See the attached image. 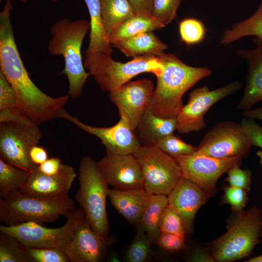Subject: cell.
Returning <instances> with one entry per match:
<instances>
[{"instance_id": "cell-35", "label": "cell", "mask_w": 262, "mask_h": 262, "mask_svg": "<svg viewBox=\"0 0 262 262\" xmlns=\"http://www.w3.org/2000/svg\"><path fill=\"white\" fill-rule=\"evenodd\" d=\"M182 0H153L151 15L164 26L175 18Z\"/></svg>"}, {"instance_id": "cell-32", "label": "cell", "mask_w": 262, "mask_h": 262, "mask_svg": "<svg viewBox=\"0 0 262 262\" xmlns=\"http://www.w3.org/2000/svg\"><path fill=\"white\" fill-rule=\"evenodd\" d=\"M179 31L181 40L187 45H194L202 42L206 34L203 23L198 19L188 18L179 24Z\"/></svg>"}, {"instance_id": "cell-10", "label": "cell", "mask_w": 262, "mask_h": 262, "mask_svg": "<svg viewBox=\"0 0 262 262\" xmlns=\"http://www.w3.org/2000/svg\"><path fill=\"white\" fill-rule=\"evenodd\" d=\"M42 137L38 125L0 122V159L29 171L34 169L38 165L32 161L30 152Z\"/></svg>"}, {"instance_id": "cell-22", "label": "cell", "mask_w": 262, "mask_h": 262, "mask_svg": "<svg viewBox=\"0 0 262 262\" xmlns=\"http://www.w3.org/2000/svg\"><path fill=\"white\" fill-rule=\"evenodd\" d=\"M177 123L176 118L157 116L147 106L134 131L140 143L143 145L155 144L160 138L174 134Z\"/></svg>"}, {"instance_id": "cell-47", "label": "cell", "mask_w": 262, "mask_h": 262, "mask_svg": "<svg viewBox=\"0 0 262 262\" xmlns=\"http://www.w3.org/2000/svg\"><path fill=\"white\" fill-rule=\"evenodd\" d=\"M243 115L245 117L259 119L262 120V107L245 110Z\"/></svg>"}, {"instance_id": "cell-46", "label": "cell", "mask_w": 262, "mask_h": 262, "mask_svg": "<svg viewBox=\"0 0 262 262\" xmlns=\"http://www.w3.org/2000/svg\"><path fill=\"white\" fill-rule=\"evenodd\" d=\"M191 260L193 262H211L214 261L213 257L202 251H197L191 256Z\"/></svg>"}, {"instance_id": "cell-18", "label": "cell", "mask_w": 262, "mask_h": 262, "mask_svg": "<svg viewBox=\"0 0 262 262\" xmlns=\"http://www.w3.org/2000/svg\"><path fill=\"white\" fill-rule=\"evenodd\" d=\"M76 177L73 167L63 164L60 171L55 175L41 172L38 166L30 171L26 182L20 190L24 195L35 197H55L68 195Z\"/></svg>"}, {"instance_id": "cell-41", "label": "cell", "mask_w": 262, "mask_h": 262, "mask_svg": "<svg viewBox=\"0 0 262 262\" xmlns=\"http://www.w3.org/2000/svg\"><path fill=\"white\" fill-rule=\"evenodd\" d=\"M157 244L169 251H177L185 248L184 237L167 232H161Z\"/></svg>"}, {"instance_id": "cell-52", "label": "cell", "mask_w": 262, "mask_h": 262, "mask_svg": "<svg viewBox=\"0 0 262 262\" xmlns=\"http://www.w3.org/2000/svg\"></svg>"}, {"instance_id": "cell-4", "label": "cell", "mask_w": 262, "mask_h": 262, "mask_svg": "<svg viewBox=\"0 0 262 262\" xmlns=\"http://www.w3.org/2000/svg\"><path fill=\"white\" fill-rule=\"evenodd\" d=\"M75 207L68 195L35 197L17 190L0 198V221L9 226L30 222L43 225L57 221L61 216L66 217Z\"/></svg>"}, {"instance_id": "cell-27", "label": "cell", "mask_w": 262, "mask_h": 262, "mask_svg": "<svg viewBox=\"0 0 262 262\" xmlns=\"http://www.w3.org/2000/svg\"><path fill=\"white\" fill-rule=\"evenodd\" d=\"M104 27L108 37L134 15L128 0H100Z\"/></svg>"}, {"instance_id": "cell-28", "label": "cell", "mask_w": 262, "mask_h": 262, "mask_svg": "<svg viewBox=\"0 0 262 262\" xmlns=\"http://www.w3.org/2000/svg\"><path fill=\"white\" fill-rule=\"evenodd\" d=\"M165 27L152 16L134 14L126 20L108 37L112 43L125 39L140 33L152 32Z\"/></svg>"}, {"instance_id": "cell-12", "label": "cell", "mask_w": 262, "mask_h": 262, "mask_svg": "<svg viewBox=\"0 0 262 262\" xmlns=\"http://www.w3.org/2000/svg\"><path fill=\"white\" fill-rule=\"evenodd\" d=\"M242 86L241 82L236 81L213 90L206 85L194 89L189 94L188 102L176 117L177 131L184 134L203 129L206 126L204 115L211 106L237 92Z\"/></svg>"}, {"instance_id": "cell-34", "label": "cell", "mask_w": 262, "mask_h": 262, "mask_svg": "<svg viewBox=\"0 0 262 262\" xmlns=\"http://www.w3.org/2000/svg\"><path fill=\"white\" fill-rule=\"evenodd\" d=\"M161 232H167L185 237V229L181 218L171 205L168 204L162 215L160 223Z\"/></svg>"}, {"instance_id": "cell-29", "label": "cell", "mask_w": 262, "mask_h": 262, "mask_svg": "<svg viewBox=\"0 0 262 262\" xmlns=\"http://www.w3.org/2000/svg\"><path fill=\"white\" fill-rule=\"evenodd\" d=\"M30 171L17 167L0 159V196L21 190L24 186Z\"/></svg>"}, {"instance_id": "cell-50", "label": "cell", "mask_w": 262, "mask_h": 262, "mask_svg": "<svg viewBox=\"0 0 262 262\" xmlns=\"http://www.w3.org/2000/svg\"><path fill=\"white\" fill-rule=\"evenodd\" d=\"M18 0L22 2H27L28 1V0ZM51 0L54 2H57L58 0Z\"/></svg>"}, {"instance_id": "cell-26", "label": "cell", "mask_w": 262, "mask_h": 262, "mask_svg": "<svg viewBox=\"0 0 262 262\" xmlns=\"http://www.w3.org/2000/svg\"><path fill=\"white\" fill-rule=\"evenodd\" d=\"M253 36L262 40V1L257 11L247 19L234 23L224 32L220 40L224 46L229 45L238 39Z\"/></svg>"}, {"instance_id": "cell-39", "label": "cell", "mask_w": 262, "mask_h": 262, "mask_svg": "<svg viewBox=\"0 0 262 262\" xmlns=\"http://www.w3.org/2000/svg\"><path fill=\"white\" fill-rule=\"evenodd\" d=\"M224 200L234 211L240 212L245 207L247 200L246 190L230 186L225 190Z\"/></svg>"}, {"instance_id": "cell-40", "label": "cell", "mask_w": 262, "mask_h": 262, "mask_svg": "<svg viewBox=\"0 0 262 262\" xmlns=\"http://www.w3.org/2000/svg\"><path fill=\"white\" fill-rule=\"evenodd\" d=\"M240 125L248 137L252 146L262 148V127L254 119L249 117L243 118Z\"/></svg>"}, {"instance_id": "cell-31", "label": "cell", "mask_w": 262, "mask_h": 262, "mask_svg": "<svg viewBox=\"0 0 262 262\" xmlns=\"http://www.w3.org/2000/svg\"><path fill=\"white\" fill-rule=\"evenodd\" d=\"M151 241L144 229L139 226L134 239L128 247L126 261L129 262H144L150 257Z\"/></svg>"}, {"instance_id": "cell-38", "label": "cell", "mask_w": 262, "mask_h": 262, "mask_svg": "<svg viewBox=\"0 0 262 262\" xmlns=\"http://www.w3.org/2000/svg\"><path fill=\"white\" fill-rule=\"evenodd\" d=\"M226 180L230 186L243 188L246 191L250 190L251 173L249 169H242L238 165L235 166L228 170Z\"/></svg>"}, {"instance_id": "cell-1", "label": "cell", "mask_w": 262, "mask_h": 262, "mask_svg": "<svg viewBox=\"0 0 262 262\" xmlns=\"http://www.w3.org/2000/svg\"><path fill=\"white\" fill-rule=\"evenodd\" d=\"M12 9L11 0H6L0 13V70L15 90L20 110L38 126L58 118L69 96L48 95L30 78L15 41L10 18Z\"/></svg>"}, {"instance_id": "cell-6", "label": "cell", "mask_w": 262, "mask_h": 262, "mask_svg": "<svg viewBox=\"0 0 262 262\" xmlns=\"http://www.w3.org/2000/svg\"><path fill=\"white\" fill-rule=\"evenodd\" d=\"M79 189L75 199L83 211L93 229L103 237L108 236L109 224L106 201L109 185L93 158L82 157L79 166Z\"/></svg>"}, {"instance_id": "cell-43", "label": "cell", "mask_w": 262, "mask_h": 262, "mask_svg": "<svg viewBox=\"0 0 262 262\" xmlns=\"http://www.w3.org/2000/svg\"><path fill=\"white\" fill-rule=\"evenodd\" d=\"M63 164L58 157H51L38 165V169L47 175H55L60 170Z\"/></svg>"}, {"instance_id": "cell-44", "label": "cell", "mask_w": 262, "mask_h": 262, "mask_svg": "<svg viewBox=\"0 0 262 262\" xmlns=\"http://www.w3.org/2000/svg\"><path fill=\"white\" fill-rule=\"evenodd\" d=\"M136 15L150 16L153 0H128Z\"/></svg>"}, {"instance_id": "cell-17", "label": "cell", "mask_w": 262, "mask_h": 262, "mask_svg": "<svg viewBox=\"0 0 262 262\" xmlns=\"http://www.w3.org/2000/svg\"><path fill=\"white\" fill-rule=\"evenodd\" d=\"M97 163L107 183L114 189L144 188L140 166L133 154L106 153Z\"/></svg>"}, {"instance_id": "cell-48", "label": "cell", "mask_w": 262, "mask_h": 262, "mask_svg": "<svg viewBox=\"0 0 262 262\" xmlns=\"http://www.w3.org/2000/svg\"><path fill=\"white\" fill-rule=\"evenodd\" d=\"M245 262H262V254H261V255H260L259 256L252 258H251V259H249L247 261H246Z\"/></svg>"}, {"instance_id": "cell-42", "label": "cell", "mask_w": 262, "mask_h": 262, "mask_svg": "<svg viewBox=\"0 0 262 262\" xmlns=\"http://www.w3.org/2000/svg\"><path fill=\"white\" fill-rule=\"evenodd\" d=\"M0 122H12L25 125L35 124L31 119L21 112L19 108L0 111Z\"/></svg>"}, {"instance_id": "cell-37", "label": "cell", "mask_w": 262, "mask_h": 262, "mask_svg": "<svg viewBox=\"0 0 262 262\" xmlns=\"http://www.w3.org/2000/svg\"><path fill=\"white\" fill-rule=\"evenodd\" d=\"M16 108H19L16 91L0 70V111Z\"/></svg>"}, {"instance_id": "cell-7", "label": "cell", "mask_w": 262, "mask_h": 262, "mask_svg": "<svg viewBox=\"0 0 262 262\" xmlns=\"http://www.w3.org/2000/svg\"><path fill=\"white\" fill-rule=\"evenodd\" d=\"M238 213L227 231L214 243V261L228 262L246 257L259 242L262 233L261 210L254 207Z\"/></svg>"}, {"instance_id": "cell-45", "label": "cell", "mask_w": 262, "mask_h": 262, "mask_svg": "<svg viewBox=\"0 0 262 262\" xmlns=\"http://www.w3.org/2000/svg\"><path fill=\"white\" fill-rule=\"evenodd\" d=\"M30 155L32 161L37 165L41 164L48 159V154L46 149L37 145L31 148Z\"/></svg>"}, {"instance_id": "cell-8", "label": "cell", "mask_w": 262, "mask_h": 262, "mask_svg": "<svg viewBox=\"0 0 262 262\" xmlns=\"http://www.w3.org/2000/svg\"><path fill=\"white\" fill-rule=\"evenodd\" d=\"M133 154L140 166L144 189L149 194L167 196L183 178L177 160L155 144L140 145Z\"/></svg>"}, {"instance_id": "cell-49", "label": "cell", "mask_w": 262, "mask_h": 262, "mask_svg": "<svg viewBox=\"0 0 262 262\" xmlns=\"http://www.w3.org/2000/svg\"><path fill=\"white\" fill-rule=\"evenodd\" d=\"M257 155L260 158L261 164L262 165V151H259L257 153Z\"/></svg>"}, {"instance_id": "cell-3", "label": "cell", "mask_w": 262, "mask_h": 262, "mask_svg": "<svg viewBox=\"0 0 262 262\" xmlns=\"http://www.w3.org/2000/svg\"><path fill=\"white\" fill-rule=\"evenodd\" d=\"M90 30V22L85 19L72 21L68 18L53 23L50 28L51 38L48 46L52 55H62L65 66L60 74L66 76L68 95L73 99L79 98L90 74L85 70L81 54L83 39Z\"/></svg>"}, {"instance_id": "cell-30", "label": "cell", "mask_w": 262, "mask_h": 262, "mask_svg": "<svg viewBox=\"0 0 262 262\" xmlns=\"http://www.w3.org/2000/svg\"><path fill=\"white\" fill-rule=\"evenodd\" d=\"M27 247L16 237L0 233V262H29Z\"/></svg>"}, {"instance_id": "cell-33", "label": "cell", "mask_w": 262, "mask_h": 262, "mask_svg": "<svg viewBox=\"0 0 262 262\" xmlns=\"http://www.w3.org/2000/svg\"><path fill=\"white\" fill-rule=\"evenodd\" d=\"M155 144L175 158L181 155L194 153L196 150V147L186 143L174 134L160 138Z\"/></svg>"}, {"instance_id": "cell-51", "label": "cell", "mask_w": 262, "mask_h": 262, "mask_svg": "<svg viewBox=\"0 0 262 262\" xmlns=\"http://www.w3.org/2000/svg\"><path fill=\"white\" fill-rule=\"evenodd\" d=\"M2 0H0V1H2Z\"/></svg>"}, {"instance_id": "cell-23", "label": "cell", "mask_w": 262, "mask_h": 262, "mask_svg": "<svg viewBox=\"0 0 262 262\" xmlns=\"http://www.w3.org/2000/svg\"><path fill=\"white\" fill-rule=\"evenodd\" d=\"M126 57L153 55L158 56L167 49L163 42L152 32H144L131 37L111 44Z\"/></svg>"}, {"instance_id": "cell-5", "label": "cell", "mask_w": 262, "mask_h": 262, "mask_svg": "<svg viewBox=\"0 0 262 262\" xmlns=\"http://www.w3.org/2000/svg\"><path fill=\"white\" fill-rule=\"evenodd\" d=\"M84 55L85 68L88 70L101 90L109 93L129 82L139 74L149 72L157 76L162 73L164 68L156 56H139L128 62L121 63L104 53H84Z\"/></svg>"}, {"instance_id": "cell-15", "label": "cell", "mask_w": 262, "mask_h": 262, "mask_svg": "<svg viewBox=\"0 0 262 262\" xmlns=\"http://www.w3.org/2000/svg\"><path fill=\"white\" fill-rule=\"evenodd\" d=\"M111 241L93 229L82 209L73 237L65 253L70 262H99L103 260Z\"/></svg>"}, {"instance_id": "cell-11", "label": "cell", "mask_w": 262, "mask_h": 262, "mask_svg": "<svg viewBox=\"0 0 262 262\" xmlns=\"http://www.w3.org/2000/svg\"><path fill=\"white\" fill-rule=\"evenodd\" d=\"M252 146L240 124L226 121L216 124L205 134L194 153L220 159L243 158Z\"/></svg>"}, {"instance_id": "cell-24", "label": "cell", "mask_w": 262, "mask_h": 262, "mask_svg": "<svg viewBox=\"0 0 262 262\" xmlns=\"http://www.w3.org/2000/svg\"><path fill=\"white\" fill-rule=\"evenodd\" d=\"M90 17V41L86 53L102 52L111 55L113 50L104 29L100 0H83Z\"/></svg>"}, {"instance_id": "cell-20", "label": "cell", "mask_w": 262, "mask_h": 262, "mask_svg": "<svg viewBox=\"0 0 262 262\" xmlns=\"http://www.w3.org/2000/svg\"><path fill=\"white\" fill-rule=\"evenodd\" d=\"M256 48L252 49H239L236 54L248 64L246 85L243 96L237 108L247 110L262 100V40L252 39Z\"/></svg>"}, {"instance_id": "cell-14", "label": "cell", "mask_w": 262, "mask_h": 262, "mask_svg": "<svg viewBox=\"0 0 262 262\" xmlns=\"http://www.w3.org/2000/svg\"><path fill=\"white\" fill-rule=\"evenodd\" d=\"M154 89L152 81L145 78L129 82L109 93V98L117 108L120 118L132 130L138 126Z\"/></svg>"}, {"instance_id": "cell-16", "label": "cell", "mask_w": 262, "mask_h": 262, "mask_svg": "<svg viewBox=\"0 0 262 262\" xmlns=\"http://www.w3.org/2000/svg\"><path fill=\"white\" fill-rule=\"evenodd\" d=\"M58 118L67 119L81 130L96 136L104 145L106 153L117 154H133L141 145L134 131L122 118L115 125L109 127H98L81 122L77 117L72 116L65 109Z\"/></svg>"}, {"instance_id": "cell-21", "label": "cell", "mask_w": 262, "mask_h": 262, "mask_svg": "<svg viewBox=\"0 0 262 262\" xmlns=\"http://www.w3.org/2000/svg\"><path fill=\"white\" fill-rule=\"evenodd\" d=\"M151 194L144 188L109 189L108 196L114 208L130 223H138Z\"/></svg>"}, {"instance_id": "cell-36", "label": "cell", "mask_w": 262, "mask_h": 262, "mask_svg": "<svg viewBox=\"0 0 262 262\" xmlns=\"http://www.w3.org/2000/svg\"><path fill=\"white\" fill-rule=\"evenodd\" d=\"M26 252L29 262H70L66 253L57 249L27 247Z\"/></svg>"}, {"instance_id": "cell-9", "label": "cell", "mask_w": 262, "mask_h": 262, "mask_svg": "<svg viewBox=\"0 0 262 262\" xmlns=\"http://www.w3.org/2000/svg\"><path fill=\"white\" fill-rule=\"evenodd\" d=\"M81 210L75 207L66 215V222L61 227L48 228L30 222L14 226L1 225L0 231L16 237L26 247L49 248L65 252L73 237Z\"/></svg>"}, {"instance_id": "cell-25", "label": "cell", "mask_w": 262, "mask_h": 262, "mask_svg": "<svg viewBox=\"0 0 262 262\" xmlns=\"http://www.w3.org/2000/svg\"><path fill=\"white\" fill-rule=\"evenodd\" d=\"M167 196L151 194L138 224L144 229L151 243H157L161 234L160 223L168 205Z\"/></svg>"}, {"instance_id": "cell-19", "label": "cell", "mask_w": 262, "mask_h": 262, "mask_svg": "<svg viewBox=\"0 0 262 262\" xmlns=\"http://www.w3.org/2000/svg\"><path fill=\"white\" fill-rule=\"evenodd\" d=\"M209 195L197 184L182 178L167 196L168 204L180 214L186 231L191 230L195 215Z\"/></svg>"}, {"instance_id": "cell-13", "label": "cell", "mask_w": 262, "mask_h": 262, "mask_svg": "<svg viewBox=\"0 0 262 262\" xmlns=\"http://www.w3.org/2000/svg\"><path fill=\"white\" fill-rule=\"evenodd\" d=\"M241 157L220 159L195 153L175 158L183 178L193 181L209 195L214 191L219 178L233 166L239 165Z\"/></svg>"}, {"instance_id": "cell-2", "label": "cell", "mask_w": 262, "mask_h": 262, "mask_svg": "<svg viewBox=\"0 0 262 262\" xmlns=\"http://www.w3.org/2000/svg\"><path fill=\"white\" fill-rule=\"evenodd\" d=\"M164 65L147 106L154 115L164 118H176L183 107L184 93L200 80L212 74L206 66L194 67L184 63L174 54L158 56Z\"/></svg>"}]
</instances>
